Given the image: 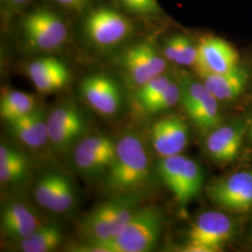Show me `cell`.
I'll return each instance as SVG.
<instances>
[{
	"label": "cell",
	"instance_id": "obj_21",
	"mask_svg": "<svg viewBox=\"0 0 252 252\" xmlns=\"http://www.w3.org/2000/svg\"><path fill=\"white\" fill-rule=\"evenodd\" d=\"M8 124L13 135L29 148H41L49 140L47 117L41 109L35 108L27 115Z\"/></svg>",
	"mask_w": 252,
	"mask_h": 252
},
{
	"label": "cell",
	"instance_id": "obj_1",
	"mask_svg": "<svg viewBox=\"0 0 252 252\" xmlns=\"http://www.w3.org/2000/svg\"><path fill=\"white\" fill-rule=\"evenodd\" d=\"M150 160L143 141L135 134L123 135L116 143V156L106 173L105 187L111 193L135 192L150 177Z\"/></svg>",
	"mask_w": 252,
	"mask_h": 252
},
{
	"label": "cell",
	"instance_id": "obj_25",
	"mask_svg": "<svg viewBox=\"0 0 252 252\" xmlns=\"http://www.w3.org/2000/svg\"><path fill=\"white\" fill-rule=\"evenodd\" d=\"M119 9L131 18L141 19L158 25H177L165 13L157 0H113Z\"/></svg>",
	"mask_w": 252,
	"mask_h": 252
},
{
	"label": "cell",
	"instance_id": "obj_27",
	"mask_svg": "<svg viewBox=\"0 0 252 252\" xmlns=\"http://www.w3.org/2000/svg\"><path fill=\"white\" fill-rule=\"evenodd\" d=\"M171 81L170 77H168L166 74L163 73L162 75H159L138 87L135 94V98L140 106L144 108L154 98H156Z\"/></svg>",
	"mask_w": 252,
	"mask_h": 252
},
{
	"label": "cell",
	"instance_id": "obj_11",
	"mask_svg": "<svg viewBox=\"0 0 252 252\" xmlns=\"http://www.w3.org/2000/svg\"><path fill=\"white\" fill-rule=\"evenodd\" d=\"M116 156V143L108 135L83 137L74 150V163L81 174L96 177L106 174Z\"/></svg>",
	"mask_w": 252,
	"mask_h": 252
},
{
	"label": "cell",
	"instance_id": "obj_15",
	"mask_svg": "<svg viewBox=\"0 0 252 252\" xmlns=\"http://www.w3.org/2000/svg\"><path fill=\"white\" fill-rule=\"evenodd\" d=\"M81 96L92 108L104 116H113L121 108V90L111 77L103 73L92 74L81 82Z\"/></svg>",
	"mask_w": 252,
	"mask_h": 252
},
{
	"label": "cell",
	"instance_id": "obj_31",
	"mask_svg": "<svg viewBox=\"0 0 252 252\" xmlns=\"http://www.w3.org/2000/svg\"><path fill=\"white\" fill-rule=\"evenodd\" d=\"M250 135H251V137H252V126H251V128H250Z\"/></svg>",
	"mask_w": 252,
	"mask_h": 252
},
{
	"label": "cell",
	"instance_id": "obj_14",
	"mask_svg": "<svg viewBox=\"0 0 252 252\" xmlns=\"http://www.w3.org/2000/svg\"><path fill=\"white\" fill-rule=\"evenodd\" d=\"M35 198L46 209L55 213H63L74 206L76 192L67 176L60 172L49 171L37 180Z\"/></svg>",
	"mask_w": 252,
	"mask_h": 252
},
{
	"label": "cell",
	"instance_id": "obj_8",
	"mask_svg": "<svg viewBox=\"0 0 252 252\" xmlns=\"http://www.w3.org/2000/svg\"><path fill=\"white\" fill-rule=\"evenodd\" d=\"M180 101L195 126L202 130L220 126V116L216 97L208 91L203 81L188 75L180 79Z\"/></svg>",
	"mask_w": 252,
	"mask_h": 252
},
{
	"label": "cell",
	"instance_id": "obj_6",
	"mask_svg": "<svg viewBox=\"0 0 252 252\" xmlns=\"http://www.w3.org/2000/svg\"><path fill=\"white\" fill-rule=\"evenodd\" d=\"M158 172L182 206L197 197L203 187L204 176L201 166L183 155L163 157L158 163Z\"/></svg>",
	"mask_w": 252,
	"mask_h": 252
},
{
	"label": "cell",
	"instance_id": "obj_22",
	"mask_svg": "<svg viewBox=\"0 0 252 252\" xmlns=\"http://www.w3.org/2000/svg\"><path fill=\"white\" fill-rule=\"evenodd\" d=\"M198 39L195 41L186 32H176L164 38L162 54L167 61L181 66H194L198 53Z\"/></svg>",
	"mask_w": 252,
	"mask_h": 252
},
{
	"label": "cell",
	"instance_id": "obj_17",
	"mask_svg": "<svg viewBox=\"0 0 252 252\" xmlns=\"http://www.w3.org/2000/svg\"><path fill=\"white\" fill-rule=\"evenodd\" d=\"M44 221L34 209L22 201H9L2 205L0 226L2 233L10 239L20 241L33 234Z\"/></svg>",
	"mask_w": 252,
	"mask_h": 252
},
{
	"label": "cell",
	"instance_id": "obj_16",
	"mask_svg": "<svg viewBox=\"0 0 252 252\" xmlns=\"http://www.w3.org/2000/svg\"><path fill=\"white\" fill-rule=\"evenodd\" d=\"M152 144L162 158L179 155L188 145L189 128L182 118H162L151 129Z\"/></svg>",
	"mask_w": 252,
	"mask_h": 252
},
{
	"label": "cell",
	"instance_id": "obj_29",
	"mask_svg": "<svg viewBox=\"0 0 252 252\" xmlns=\"http://www.w3.org/2000/svg\"><path fill=\"white\" fill-rule=\"evenodd\" d=\"M33 0H1L2 7L9 16L17 14L27 8Z\"/></svg>",
	"mask_w": 252,
	"mask_h": 252
},
{
	"label": "cell",
	"instance_id": "obj_4",
	"mask_svg": "<svg viewBox=\"0 0 252 252\" xmlns=\"http://www.w3.org/2000/svg\"><path fill=\"white\" fill-rule=\"evenodd\" d=\"M82 28L91 43L103 50L117 47L134 33L131 18L121 9L109 6L90 9Z\"/></svg>",
	"mask_w": 252,
	"mask_h": 252
},
{
	"label": "cell",
	"instance_id": "obj_18",
	"mask_svg": "<svg viewBox=\"0 0 252 252\" xmlns=\"http://www.w3.org/2000/svg\"><path fill=\"white\" fill-rule=\"evenodd\" d=\"M27 73L36 90L42 94L61 90L70 80L67 65L53 56H43L33 60L27 65Z\"/></svg>",
	"mask_w": 252,
	"mask_h": 252
},
{
	"label": "cell",
	"instance_id": "obj_9",
	"mask_svg": "<svg viewBox=\"0 0 252 252\" xmlns=\"http://www.w3.org/2000/svg\"><path fill=\"white\" fill-rule=\"evenodd\" d=\"M166 61L152 40H144L131 46L121 60L128 78L137 87L165 72Z\"/></svg>",
	"mask_w": 252,
	"mask_h": 252
},
{
	"label": "cell",
	"instance_id": "obj_5",
	"mask_svg": "<svg viewBox=\"0 0 252 252\" xmlns=\"http://www.w3.org/2000/svg\"><path fill=\"white\" fill-rule=\"evenodd\" d=\"M21 32L27 46L37 52H53L66 42L68 27L62 16L49 9H36L21 21Z\"/></svg>",
	"mask_w": 252,
	"mask_h": 252
},
{
	"label": "cell",
	"instance_id": "obj_19",
	"mask_svg": "<svg viewBox=\"0 0 252 252\" xmlns=\"http://www.w3.org/2000/svg\"><path fill=\"white\" fill-rule=\"evenodd\" d=\"M208 91L221 101H232L239 97L250 80L247 66L240 63L229 72L221 74H204L199 76Z\"/></svg>",
	"mask_w": 252,
	"mask_h": 252
},
{
	"label": "cell",
	"instance_id": "obj_10",
	"mask_svg": "<svg viewBox=\"0 0 252 252\" xmlns=\"http://www.w3.org/2000/svg\"><path fill=\"white\" fill-rule=\"evenodd\" d=\"M47 125L50 142L61 153L78 144L87 129L83 114L72 104H63L54 108L47 117Z\"/></svg>",
	"mask_w": 252,
	"mask_h": 252
},
{
	"label": "cell",
	"instance_id": "obj_26",
	"mask_svg": "<svg viewBox=\"0 0 252 252\" xmlns=\"http://www.w3.org/2000/svg\"><path fill=\"white\" fill-rule=\"evenodd\" d=\"M35 97L25 92L6 91L0 100V115L7 123L23 117L35 109Z\"/></svg>",
	"mask_w": 252,
	"mask_h": 252
},
{
	"label": "cell",
	"instance_id": "obj_28",
	"mask_svg": "<svg viewBox=\"0 0 252 252\" xmlns=\"http://www.w3.org/2000/svg\"><path fill=\"white\" fill-rule=\"evenodd\" d=\"M180 101V83L172 81L162 93L143 109L150 113H156L173 108Z\"/></svg>",
	"mask_w": 252,
	"mask_h": 252
},
{
	"label": "cell",
	"instance_id": "obj_3",
	"mask_svg": "<svg viewBox=\"0 0 252 252\" xmlns=\"http://www.w3.org/2000/svg\"><path fill=\"white\" fill-rule=\"evenodd\" d=\"M139 196L135 192L116 194L94 208L82 220L81 233L88 242H103L121 233L138 208Z\"/></svg>",
	"mask_w": 252,
	"mask_h": 252
},
{
	"label": "cell",
	"instance_id": "obj_12",
	"mask_svg": "<svg viewBox=\"0 0 252 252\" xmlns=\"http://www.w3.org/2000/svg\"><path fill=\"white\" fill-rule=\"evenodd\" d=\"M241 63L240 54L232 43L214 34H205L198 39L195 70L200 75L231 71Z\"/></svg>",
	"mask_w": 252,
	"mask_h": 252
},
{
	"label": "cell",
	"instance_id": "obj_24",
	"mask_svg": "<svg viewBox=\"0 0 252 252\" xmlns=\"http://www.w3.org/2000/svg\"><path fill=\"white\" fill-rule=\"evenodd\" d=\"M63 240V231L56 222H44L27 238L18 241L24 252H50L55 251Z\"/></svg>",
	"mask_w": 252,
	"mask_h": 252
},
{
	"label": "cell",
	"instance_id": "obj_2",
	"mask_svg": "<svg viewBox=\"0 0 252 252\" xmlns=\"http://www.w3.org/2000/svg\"><path fill=\"white\" fill-rule=\"evenodd\" d=\"M163 217L154 207H138L121 233L103 242H88L78 251L147 252L153 251L162 233Z\"/></svg>",
	"mask_w": 252,
	"mask_h": 252
},
{
	"label": "cell",
	"instance_id": "obj_7",
	"mask_svg": "<svg viewBox=\"0 0 252 252\" xmlns=\"http://www.w3.org/2000/svg\"><path fill=\"white\" fill-rule=\"evenodd\" d=\"M234 234L231 218L222 212L207 211L191 224L188 233L187 252H220Z\"/></svg>",
	"mask_w": 252,
	"mask_h": 252
},
{
	"label": "cell",
	"instance_id": "obj_13",
	"mask_svg": "<svg viewBox=\"0 0 252 252\" xmlns=\"http://www.w3.org/2000/svg\"><path fill=\"white\" fill-rule=\"evenodd\" d=\"M208 197L223 209L247 212L252 208V169L237 172L211 184Z\"/></svg>",
	"mask_w": 252,
	"mask_h": 252
},
{
	"label": "cell",
	"instance_id": "obj_30",
	"mask_svg": "<svg viewBox=\"0 0 252 252\" xmlns=\"http://www.w3.org/2000/svg\"><path fill=\"white\" fill-rule=\"evenodd\" d=\"M57 5L74 12H82L90 4V0H53Z\"/></svg>",
	"mask_w": 252,
	"mask_h": 252
},
{
	"label": "cell",
	"instance_id": "obj_23",
	"mask_svg": "<svg viewBox=\"0 0 252 252\" xmlns=\"http://www.w3.org/2000/svg\"><path fill=\"white\" fill-rule=\"evenodd\" d=\"M30 164L27 157L12 147L0 146V180L4 184L15 185L27 180Z\"/></svg>",
	"mask_w": 252,
	"mask_h": 252
},
{
	"label": "cell",
	"instance_id": "obj_20",
	"mask_svg": "<svg viewBox=\"0 0 252 252\" xmlns=\"http://www.w3.org/2000/svg\"><path fill=\"white\" fill-rule=\"evenodd\" d=\"M243 131V126L239 125L218 126L207 136V153L218 162L233 161L240 151Z\"/></svg>",
	"mask_w": 252,
	"mask_h": 252
}]
</instances>
